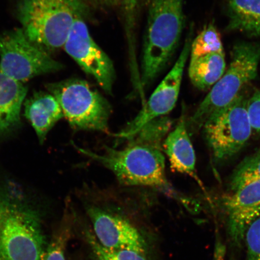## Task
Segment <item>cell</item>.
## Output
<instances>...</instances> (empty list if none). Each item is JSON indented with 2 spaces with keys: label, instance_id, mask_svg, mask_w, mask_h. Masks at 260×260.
I'll return each mask as SVG.
<instances>
[{
  "label": "cell",
  "instance_id": "obj_1",
  "mask_svg": "<svg viewBox=\"0 0 260 260\" xmlns=\"http://www.w3.org/2000/svg\"><path fill=\"white\" fill-rule=\"evenodd\" d=\"M171 126L168 117H160L145 125L127 140L124 148L106 146L102 154L79 148L81 153L99 162L115 175L123 186L150 188L180 200L166 174L164 139Z\"/></svg>",
  "mask_w": 260,
  "mask_h": 260
},
{
  "label": "cell",
  "instance_id": "obj_2",
  "mask_svg": "<svg viewBox=\"0 0 260 260\" xmlns=\"http://www.w3.org/2000/svg\"><path fill=\"white\" fill-rule=\"evenodd\" d=\"M83 196L87 216L98 242L110 249L146 253L148 244L138 226L122 212V191L86 187Z\"/></svg>",
  "mask_w": 260,
  "mask_h": 260
},
{
  "label": "cell",
  "instance_id": "obj_3",
  "mask_svg": "<svg viewBox=\"0 0 260 260\" xmlns=\"http://www.w3.org/2000/svg\"><path fill=\"white\" fill-rule=\"evenodd\" d=\"M184 0H151L142 59L141 86L157 79L173 56L184 25Z\"/></svg>",
  "mask_w": 260,
  "mask_h": 260
},
{
  "label": "cell",
  "instance_id": "obj_4",
  "mask_svg": "<svg viewBox=\"0 0 260 260\" xmlns=\"http://www.w3.org/2000/svg\"><path fill=\"white\" fill-rule=\"evenodd\" d=\"M88 12L83 0H21L18 8L25 35L49 53L63 47L74 22Z\"/></svg>",
  "mask_w": 260,
  "mask_h": 260
},
{
  "label": "cell",
  "instance_id": "obj_5",
  "mask_svg": "<svg viewBox=\"0 0 260 260\" xmlns=\"http://www.w3.org/2000/svg\"><path fill=\"white\" fill-rule=\"evenodd\" d=\"M48 243L37 211L0 194V260H41Z\"/></svg>",
  "mask_w": 260,
  "mask_h": 260
},
{
  "label": "cell",
  "instance_id": "obj_6",
  "mask_svg": "<svg viewBox=\"0 0 260 260\" xmlns=\"http://www.w3.org/2000/svg\"><path fill=\"white\" fill-rule=\"evenodd\" d=\"M229 67L198 107L187 123L191 133L230 105L246 84L255 80L260 61V43L240 42L235 45Z\"/></svg>",
  "mask_w": 260,
  "mask_h": 260
},
{
  "label": "cell",
  "instance_id": "obj_7",
  "mask_svg": "<svg viewBox=\"0 0 260 260\" xmlns=\"http://www.w3.org/2000/svg\"><path fill=\"white\" fill-rule=\"evenodd\" d=\"M71 127L76 130L108 133L112 107L105 97L87 81L71 79L49 84Z\"/></svg>",
  "mask_w": 260,
  "mask_h": 260
},
{
  "label": "cell",
  "instance_id": "obj_8",
  "mask_svg": "<svg viewBox=\"0 0 260 260\" xmlns=\"http://www.w3.org/2000/svg\"><path fill=\"white\" fill-rule=\"evenodd\" d=\"M62 68V64L29 40L22 28L0 35V72L6 76L24 84Z\"/></svg>",
  "mask_w": 260,
  "mask_h": 260
},
{
  "label": "cell",
  "instance_id": "obj_9",
  "mask_svg": "<svg viewBox=\"0 0 260 260\" xmlns=\"http://www.w3.org/2000/svg\"><path fill=\"white\" fill-rule=\"evenodd\" d=\"M248 99L242 92L204 125L205 138L216 162L225 161L238 154L251 137Z\"/></svg>",
  "mask_w": 260,
  "mask_h": 260
},
{
  "label": "cell",
  "instance_id": "obj_10",
  "mask_svg": "<svg viewBox=\"0 0 260 260\" xmlns=\"http://www.w3.org/2000/svg\"><path fill=\"white\" fill-rule=\"evenodd\" d=\"M193 28H190L183 50L173 68L152 93L137 116L130 122L115 137L128 140L132 138L144 126L154 120L172 111L176 105L181 89L182 80L192 42Z\"/></svg>",
  "mask_w": 260,
  "mask_h": 260
},
{
  "label": "cell",
  "instance_id": "obj_11",
  "mask_svg": "<svg viewBox=\"0 0 260 260\" xmlns=\"http://www.w3.org/2000/svg\"><path fill=\"white\" fill-rule=\"evenodd\" d=\"M84 18H78L74 22L63 47L84 72L92 76L106 92L111 94L116 79L115 67L91 37Z\"/></svg>",
  "mask_w": 260,
  "mask_h": 260
},
{
  "label": "cell",
  "instance_id": "obj_12",
  "mask_svg": "<svg viewBox=\"0 0 260 260\" xmlns=\"http://www.w3.org/2000/svg\"><path fill=\"white\" fill-rule=\"evenodd\" d=\"M222 204L230 240L234 246L239 247L249 226L260 216V181L234 191L224 198Z\"/></svg>",
  "mask_w": 260,
  "mask_h": 260
},
{
  "label": "cell",
  "instance_id": "obj_13",
  "mask_svg": "<svg viewBox=\"0 0 260 260\" xmlns=\"http://www.w3.org/2000/svg\"><path fill=\"white\" fill-rule=\"evenodd\" d=\"M162 149L170 160L172 170L186 174L202 186L196 171V155L191 144L184 112L176 126L166 137Z\"/></svg>",
  "mask_w": 260,
  "mask_h": 260
},
{
  "label": "cell",
  "instance_id": "obj_14",
  "mask_svg": "<svg viewBox=\"0 0 260 260\" xmlns=\"http://www.w3.org/2000/svg\"><path fill=\"white\" fill-rule=\"evenodd\" d=\"M25 116L43 144L48 133L63 118L59 103L50 92H37L25 101Z\"/></svg>",
  "mask_w": 260,
  "mask_h": 260
},
{
  "label": "cell",
  "instance_id": "obj_15",
  "mask_svg": "<svg viewBox=\"0 0 260 260\" xmlns=\"http://www.w3.org/2000/svg\"><path fill=\"white\" fill-rule=\"evenodd\" d=\"M27 88L0 72V134L8 131L20 120V112Z\"/></svg>",
  "mask_w": 260,
  "mask_h": 260
},
{
  "label": "cell",
  "instance_id": "obj_16",
  "mask_svg": "<svg viewBox=\"0 0 260 260\" xmlns=\"http://www.w3.org/2000/svg\"><path fill=\"white\" fill-rule=\"evenodd\" d=\"M226 30L260 37V0H229Z\"/></svg>",
  "mask_w": 260,
  "mask_h": 260
},
{
  "label": "cell",
  "instance_id": "obj_17",
  "mask_svg": "<svg viewBox=\"0 0 260 260\" xmlns=\"http://www.w3.org/2000/svg\"><path fill=\"white\" fill-rule=\"evenodd\" d=\"M226 71L225 53H214L190 60L188 76L191 82L200 90L213 87Z\"/></svg>",
  "mask_w": 260,
  "mask_h": 260
},
{
  "label": "cell",
  "instance_id": "obj_18",
  "mask_svg": "<svg viewBox=\"0 0 260 260\" xmlns=\"http://www.w3.org/2000/svg\"><path fill=\"white\" fill-rule=\"evenodd\" d=\"M86 241L88 244L91 260H148L146 253L133 249H110L98 242L91 230H86Z\"/></svg>",
  "mask_w": 260,
  "mask_h": 260
},
{
  "label": "cell",
  "instance_id": "obj_19",
  "mask_svg": "<svg viewBox=\"0 0 260 260\" xmlns=\"http://www.w3.org/2000/svg\"><path fill=\"white\" fill-rule=\"evenodd\" d=\"M221 52H224V49L220 32L211 22L191 42L190 60Z\"/></svg>",
  "mask_w": 260,
  "mask_h": 260
},
{
  "label": "cell",
  "instance_id": "obj_20",
  "mask_svg": "<svg viewBox=\"0 0 260 260\" xmlns=\"http://www.w3.org/2000/svg\"><path fill=\"white\" fill-rule=\"evenodd\" d=\"M258 181H260V149L244 159L236 168L230 179V188L236 191Z\"/></svg>",
  "mask_w": 260,
  "mask_h": 260
},
{
  "label": "cell",
  "instance_id": "obj_21",
  "mask_svg": "<svg viewBox=\"0 0 260 260\" xmlns=\"http://www.w3.org/2000/svg\"><path fill=\"white\" fill-rule=\"evenodd\" d=\"M73 217L69 214L53 234L41 260H67L66 250L72 235Z\"/></svg>",
  "mask_w": 260,
  "mask_h": 260
},
{
  "label": "cell",
  "instance_id": "obj_22",
  "mask_svg": "<svg viewBox=\"0 0 260 260\" xmlns=\"http://www.w3.org/2000/svg\"><path fill=\"white\" fill-rule=\"evenodd\" d=\"M244 240L246 245V260H260V216L249 226Z\"/></svg>",
  "mask_w": 260,
  "mask_h": 260
},
{
  "label": "cell",
  "instance_id": "obj_23",
  "mask_svg": "<svg viewBox=\"0 0 260 260\" xmlns=\"http://www.w3.org/2000/svg\"><path fill=\"white\" fill-rule=\"evenodd\" d=\"M247 112L252 132L260 135V90L256 89L248 98Z\"/></svg>",
  "mask_w": 260,
  "mask_h": 260
},
{
  "label": "cell",
  "instance_id": "obj_24",
  "mask_svg": "<svg viewBox=\"0 0 260 260\" xmlns=\"http://www.w3.org/2000/svg\"><path fill=\"white\" fill-rule=\"evenodd\" d=\"M90 2L97 5L112 6L119 4L122 2H124V0H90Z\"/></svg>",
  "mask_w": 260,
  "mask_h": 260
},
{
  "label": "cell",
  "instance_id": "obj_25",
  "mask_svg": "<svg viewBox=\"0 0 260 260\" xmlns=\"http://www.w3.org/2000/svg\"><path fill=\"white\" fill-rule=\"evenodd\" d=\"M124 1H128V2H132V1H135V0H124Z\"/></svg>",
  "mask_w": 260,
  "mask_h": 260
}]
</instances>
